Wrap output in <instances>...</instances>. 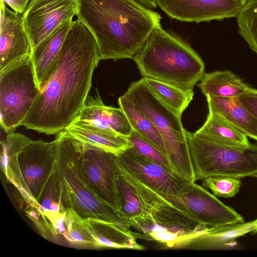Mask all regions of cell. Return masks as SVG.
I'll use <instances>...</instances> for the list:
<instances>
[{"mask_svg":"<svg viewBox=\"0 0 257 257\" xmlns=\"http://www.w3.org/2000/svg\"><path fill=\"white\" fill-rule=\"evenodd\" d=\"M100 60L93 35L79 20L73 21L54 71L22 125L48 135L64 131L83 108Z\"/></svg>","mask_w":257,"mask_h":257,"instance_id":"cell-1","label":"cell"},{"mask_svg":"<svg viewBox=\"0 0 257 257\" xmlns=\"http://www.w3.org/2000/svg\"><path fill=\"white\" fill-rule=\"evenodd\" d=\"M76 16L93 35L100 60L133 59L157 27L160 14L136 0H77Z\"/></svg>","mask_w":257,"mask_h":257,"instance_id":"cell-2","label":"cell"},{"mask_svg":"<svg viewBox=\"0 0 257 257\" xmlns=\"http://www.w3.org/2000/svg\"><path fill=\"white\" fill-rule=\"evenodd\" d=\"M143 77L150 78L188 93L205 74L201 57L186 41L175 34L155 28L134 56Z\"/></svg>","mask_w":257,"mask_h":257,"instance_id":"cell-3","label":"cell"},{"mask_svg":"<svg viewBox=\"0 0 257 257\" xmlns=\"http://www.w3.org/2000/svg\"><path fill=\"white\" fill-rule=\"evenodd\" d=\"M55 173L61 200L66 211L72 209L83 218H94L114 223L131 231L130 221L99 198L86 182L78 161V141L64 131L58 134Z\"/></svg>","mask_w":257,"mask_h":257,"instance_id":"cell-4","label":"cell"},{"mask_svg":"<svg viewBox=\"0 0 257 257\" xmlns=\"http://www.w3.org/2000/svg\"><path fill=\"white\" fill-rule=\"evenodd\" d=\"M154 123L161 135L174 170L192 182L195 175L181 116L166 104L142 78L132 82L123 95Z\"/></svg>","mask_w":257,"mask_h":257,"instance_id":"cell-5","label":"cell"},{"mask_svg":"<svg viewBox=\"0 0 257 257\" xmlns=\"http://www.w3.org/2000/svg\"><path fill=\"white\" fill-rule=\"evenodd\" d=\"M57 139L32 140L19 153L1 155L3 171L32 208L37 209L43 190L54 173Z\"/></svg>","mask_w":257,"mask_h":257,"instance_id":"cell-6","label":"cell"},{"mask_svg":"<svg viewBox=\"0 0 257 257\" xmlns=\"http://www.w3.org/2000/svg\"><path fill=\"white\" fill-rule=\"evenodd\" d=\"M186 133L196 181L214 176L241 178L257 174V144L224 145Z\"/></svg>","mask_w":257,"mask_h":257,"instance_id":"cell-7","label":"cell"},{"mask_svg":"<svg viewBox=\"0 0 257 257\" xmlns=\"http://www.w3.org/2000/svg\"><path fill=\"white\" fill-rule=\"evenodd\" d=\"M40 92L31 56L0 71V122L5 132L22 125Z\"/></svg>","mask_w":257,"mask_h":257,"instance_id":"cell-8","label":"cell"},{"mask_svg":"<svg viewBox=\"0 0 257 257\" xmlns=\"http://www.w3.org/2000/svg\"><path fill=\"white\" fill-rule=\"evenodd\" d=\"M78 161L90 188L117 212L119 167L116 155L78 141Z\"/></svg>","mask_w":257,"mask_h":257,"instance_id":"cell-9","label":"cell"},{"mask_svg":"<svg viewBox=\"0 0 257 257\" xmlns=\"http://www.w3.org/2000/svg\"><path fill=\"white\" fill-rule=\"evenodd\" d=\"M116 156L118 163L128 173L170 201L183 207L180 196L192 182L173 169L143 157L132 147Z\"/></svg>","mask_w":257,"mask_h":257,"instance_id":"cell-10","label":"cell"},{"mask_svg":"<svg viewBox=\"0 0 257 257\" xmlns=\"http://www.w3.org/2000/svg\"><path fill=\"white\" fill-rule=\"evenodd\" d=\"M119 171L136 189L145 214V218L171 230L193 232L201 225L181 206L170 201L128 173L118 163Z\"/></svg>","mask_w":257,"mask_h":257,"instance_id":"cell-11","label":"cell"},{"mask_svg":"<svg viewBox=\"0 0 257 257\" xmlns=\"http://www.w3.org/2000/svg\"><path fill=\"white\" fill-rule=\"evenodd\" d=\"M78 11L77 0H31L23 14L32 49Z\"/></svg>","mask_w":257,"mask_h":257,"instance_id":"cell-12","label":"cell"},{"mask_svg":"<svg viewBox=\"0 0 257 257\" xmlns=\"http://www.w3.org/2000/svg\"><path fill=\"white\" fill-rule=\"evenodd\" d=\"M156 3L171 18L196 23L236 18L243 5L242 0H156Z\"/></svg>","mask_w":257,"mask_h":257,"instance_id":"cell-13","label":"cell"},{"mask_svg":"<svg viewBox=\"0 0 257 257\" xmlns=\"http://www.w3.org/2000/svg\"><path fill=\"white\" fill-rule=\"evenodd\" d=\"M180 200L190 216L208 227L243 222V217L203 187L192 182Z\"/></svg>","mask_w":257,"mask_h":257,"instance_id":"cell-14","label":"cell"},{"mask_svg":"<svg viewBox=\"0 0 257 257\" xmlns=\"http://www.w3.org/2000/svg\"><path fill=\"white\" fill-rule=\"evenodd\" d=\"M32 51L23 14L15 12L1 1L0 71L31 56Z\"/></svg>","mask_w":257,"mask_h":257,"instance_id":"cell-15","label":"cell"},{"mask_svg":"<svg viewBox=\"0 0 257 257\" xmlns=\"http://www.w3.org/2000/svg\"><path fill=\"white\" fill-rule=\"evenodd\" d=\"M256 233L257 219L216 226L202 225L197 230L184 235L172 248L222 249L228 247L242 236Z\"/></svg>","mask_w":257,"mask_h":257,"instance_id":"cell-16","label":"cell"},{"mask_svg":"<svg viewBox=\"0 0 257 257\" xmlns=\"http://www.w3.org/2000/svg\"><path fill=\"white\" fill-rule=\"evenodd\" d=\"M76 120L113 131L128 137L134 131L123 110L106 106L98 91L94 96L88 95L84 106L76 117Z\"/></svg>","mask_w":257,"mask_h":257,"instance_id":"cell-17","label":"cell"},{"mask_svg":"<svg viewBox=\"0 0 257 257\" xmlns=\"http://www.w3.org/2000/svg\"><path fill=\"white\" fill-rule=\"evenodd\" d=\"M72 20H67L32 49L31 59L40 91L43 90L55 68L63 42Z\"/></svg>","mask_w":257,"mask_h":257,"instance_id":"cell-18","label":"cell"},{"mask_svg":"<svg viewBox=\"0 0 257 257\" xmlns=\"http://www.w3.org/2000/svg\"><path fill=\"white\" fill-rule=\"evenodd\" d=\"M64 131L82 143L102 149L116 155L132 147L126 137L76 120Z\"/></svg>","mask_w":257,"mask_h":257,"instance_id":"cell-19","label":"cell"},{"mask_svg":"<svg viewBox=\"0 0 257 257\" xmlns=\"http://www.w3.org/2000/svg\"><path fill=\"white\" fill-rule=\"evenodd\" d=\"M206 97L209 110L218 113L247 137L257 141V119L238 97Z\"/></svg>","mask_w":257,"mask_h":257,"instance_id":"cell-20","label":"cell"},{"mask_svg":"<svg viewBox=\"0 0 257 257\" xmlns=\"http://www.w3.org/2000/svg\"><path fill=\"white\" fill-rule=\"evenodd\" d=\"M84 221L96 248H144L136 242L133 232L127 231L114 223L91 217L84 218Z\"/></svg>","mask_w":257,"mask_h":257,"instance_id":"cell-21","label":"cell"},{"mask_svg":"<svg viewBox=\"0 0 257 257\" xmlns=\"http://www.w3.org/2000/svg\"><path fill=\"white\" fill-rule=\"evenodd\" d=\"M194 134L215 143L232 146L250 144L247 136L218 113L209 110L204 124Z\"/></svg>","mask_w":257,"mask_h":257,"instance_id":"cell-22","label":"cell"},{"mask_svg":"<svg viewBox=\"0 0 257 257\" xmlns=\"http://www.w3.org/2000/svg\"><path fill=\"white\" fill-rule=\"evenodd\" d=\"M197 86L205 96L218 97H238L249 88L230 71L205 73Z\"/></svg>","mask_w":257,"mask_h":257,"instance_id":"cell-23","label":"cell"},{"mask_svg":"<svg viewBox=\"0 0 257 257\" xmlns=\"http://www.w3.org/2000/svg\"><path fill=\"white\" fill-rule=\"evenodd\" d=\"M118 102L119 107L124 112L133 130L168 158L164 140L152 121L123 95L119 97Z\"/></svg>","mask_w":257,"mask_h":257,"instance_id":"cell-24","label":"cell"},{"mask_svg":"<svg viewBox=\"0 0 257 257\" xmlns=\"http://www.w3.org/2000/svg\"><path fill=\"white\" fill-rule=\"evenodd\" d=\"M143 78L150 89L180 116L193 99L194 93L186 92L177 87L154 79Z\"/></svg>","mask_w":257,"mask_h":257,"instance_id":"cell-25","label":"cell"},{"mask_svg":"<svg viewBox=\"0 0 257 257\" xmlns=\"http://www.w3.org/2000/svg\"><path fill=\"white\" fill-rule=\"evenodd\" d=\"M117 188L118 214L129 221L136 219L145 218L143 207L136 189L124 177L119 169Z\"/></svg>","mask_w":257,"mask_h":257,"instance_id":"cell-26","label":"cell"},{"mask_svg":"<svg viewBox=\"0 0 257 257\" xmlns=\"http://www.w3.org/2000/svg\"><path fill=\"white\" fill-rule=\"evenodd\" d=\"M236 19L239 35L257 54V0H245Z\"/></svg>","mask_w":257,"mask_h":257,"instance_id":"cell-27","label":"cell"},{"mask_svg":"<svg viewBox=\"0 0 257 257\" xmlns=\"http://www.w3.org/2000/svg\"><path fill=\"white\" fill-rule=\"evenodd\" d=\"M66 231L64 236L69 241L80 245L95 247L92 238L84 221L72 209L66 210L65 214Z\"/></svg>","mask_w":257,"mask_h":257,"instance_id":"cell-28","label":"cell"},{"mask_svg":"<svg viewBox=\"0 0 257 257\" xmlns=\"http://www.w3.org/2000/svg\"><path fill=\"white\" fill-rule=\"evenodd\" d=\"M202 185L210 189L216 196L229 198L234 196L238 192L241 181L239 178L214 176L203 179Z\"/></svg>","mask_w":257,"mask_h":257,"instance_id":"cell-29","label":"cell"},{"mask_svg":"<svg viewBox=\"0 0 257 257\" xmlns=\"http://www.w3.org/2000/svg\"><path fill=\"white\" fill-rule=\"evenodd\" d=\"M127 139L132 148L138 153L149 160L173 169L168 158L137 132L134 131L127 137Z\"/></svg>","mask_w":257,"mask_h":257,"instance_id":"cell-30","label":"cell"},{"mask_svg":"<svg viewBox=\"0 0 257 257\" xmlns=\"http://www.w3.org/2000/svg\"><path fill=\"white\" fill-rule=\"evenodd\" d=\"M238 98L257 119V89L249 87L245 92Z\"/></svg>","mask_w":257,"mask_h":257,"instance_id":"cell-31","label":"cell"},{"mask_svg":"<svg viewBox=\"0 0 257 257\" xmlns=\"http://www.w3.org/2000/svg\"><path fill=\"white\" fill-rule=\"evenodd\" d=\"M31 0H1L12 10L19 14H23Z\"/></svg>","mask_w":257,"mask_h":257,"instance_id":"cell-32","label":"cell"},{"mask_svg":"<svg viewBox=\"0 0 257 257\" xmlns=\"http://www.w3.org/2000/svg\"><path fill=\"white\" fill-rule=\"evenodd\" d=\"M140 4L150 9H156L157 7L156 0H136Z\"/></svg>","mask_w":257,"mask_h":257,"instance_id":"cell-33","label":"cell"},{"mask_svg":"<svg viewBox=\"0 0 257 257\" xmlns=\"http://www.w3.org/2000/svg\"><path fill=\"white\" fill-rule=\"evenodd\" d=\"M254 177H255L256 178H257V174L255 175Z\"/></svg>","mask_w":257,"mask_h":257,"instance_id":"cell-34","label":"cell"},{"mask_svg":"<svg viewBox=\"0 0 257 257\" xmlns=\"http://www.w3.org/2000/svg\"><path fill=\"white\" fill-rule=\"evenodd\" d=\"M242 1L243 3V4H244V2H245V0H242Z\"/></svg>","mask_w":257,"mask_h":257,"instance_id":"cell-35","label":"cell"}]
</instances>
